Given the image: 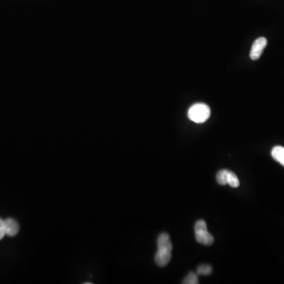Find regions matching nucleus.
Returning a JSON list of instances; mask_svg holds the SVG:
<instances>
[{"label":"nucleus","mask_w":284,"mask_h":284,"mask_svg":"<svg viewBox=\"0 0 284 284\" xmlns=\"http://www.w3.org/2000/svg\"><path fill=\"white\" fill-rule=\"evenodd\" d=\"M212 272V268L209 264H202L197 270V274L201 275H209Z\"/></svg>","instance_id":"nucleus-9"},{"label":"nucleus","mask_w":284,"mask_h":284,"mask_svg":"<svg viewBox=\"0 0 284 284\" xmlns=\"http://www.w3.org/2000/svg\"><path fill=\"white\" fill-rule=\"evenodd\" d=\"M267 41L266 38L260 37L254 41L252 45L251 51H250V58L251 60H257L260 59L262 55L263 51L266 48Z\"/></svg>","instance_id":"nucleus-4"},{"label":"nucleus","mask_w":284,"mask_h":284,"mask_svg":"<svg viewBox=\"0 0 284 284\" xmlns=\"http://www.w3.org/2000/svg\"><path fill=\"white\" fill-rule=\"evenodd\" d=\"M228 170L223 169L219 171L216 175V181L219 185H227V177H228Z\"/></svg>","instance_id":"nucleus-7"},{"label":"nucleus","mask_w":284,"mask_h":284,"mask_svg":"<svg viewBox=\"0 0 284 284\" xmlns=\"http://www.w3.org/2000/svg\"><path fill=\"white\" fill-rule=\"evenodd\" d=\"M195 233L196 240L200 244L211 246L214 243V238L208 231L207 225L202 219L198 220L195 224Z\"/></svg>","instance_id":"nucleus-3"},{"label":"nucleus","mask_w":284,"mask_h":284,"mask_svg":"<svg viewBox=\"0 0 284 284\" xmlns=\"http://www.w3.org/2000/svg\"><path fill=\"white\" fill-rule=\"evenodd\" d=\"M210 108L205 104H195L188 111V118L196 123H203L210 117Z\"/></svg>","instance_id":"nucleus-2"},{"label":"nucleus","mask_w":284,"mask_h":284,"mask_svg":"<svg viewBox=\"0 0 284 284\" xmlns=\"http://www.w3.org/2000/svg\"><path fill=\"white\" fill-rule=\"evenodd\" d=\"M6 235L5 228H4V220L0 219V240Z\"/></svg>","instance_id":"nucleus-11"},{"label":"nucleus","mask_w":284,"mask_h":284,"mask_svg":"<svg viewBox=\"0 0 284 284\" xmlns=\"http://www.w3.org/2000/svg\"><path fill=\"white\" fill-rule=\"evenodd\" d=\"M272 157L275 161L284 167V148L282 146H275L272 150Z\"/></svg>","instance_id":"nucleus-6"},{"label":"nucleus","mask_w":284,"mask_h":284,"mask_svg":"<svg viewBox=\"0 0 284 284\" xmlns=\"http://www.w3.org/2000/svg\"><path fill=\"white\" fill-rule=\"evenodd\" d=\"M4 228H5L6 235L14 237L19 231V225L15 219L9 218L4 220Z\"/></svg>","instance_id":"nucleus-5"},{"label":"nucleus","mask_w":284,"mask_h":284,"mask_svg":"<svg viewBox=\"0 0 284 284\" xmlns=\"http://www.w3.org/2000/svg\"><path fill=\"white\" fill-rule=\"evenodd\" d=\"M227 184L232 188H237L240 186V179L234 172L229 171L228 177H227Z\"/></svg>","instance_id":"nucleus-8"},{"label":"nucleus","mask_w":284,"mask_h":284,"mask_svg":"<svg viewBox=\"0 0 284 284\" xmlns=\"http://www.w3.org/2000/svg\"><path fill=\"white\" fill-rule=\"evenodd\" d=\"M171 244L170 236L167 233H162L159 235L157 240V252L155 256L156 264L160 267H164L171 259Z\"/></svg>","instance_id":"nucleus-1"},{"label":"nucleus","mask_w":284,"mask_h":284,"mask_svg":"<svg viewBox=\"0 0 284 284\" xmlns=\"http://www.w3.org/2000/svg\"><path fill=\"white\" fill-rule=\"evenodd\" d=\"M182 283L184 284H198L199 283L198 282V277L197 274L194 273V272H190L188 275H186L185 279L182 281Z\"/></svg>","instance_id":"nucleus-10"}]
</instances>
